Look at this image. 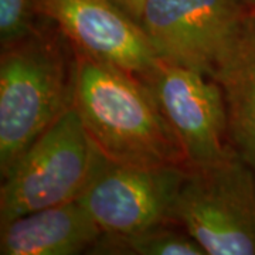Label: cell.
<instances>
[{"instance_id":"cell-5","label":"cell","mask_w":255,"mask_h":255,"mask_svg":"<svg viewBox=\"0 0 255 255\" xmlns=\"http://www.w3.org/2000/svg\"><path fill=\"white\" fill-rule=\"evenodd\" d=\"M254 16L243 0H146L139 24L160 60L216 81Z\"/></svg>"},{"instance_id":"cell-7","label":"cell","mask_w":255,"mask_h":255,"mask_svg":"<svg viewBox=\"0 0 255 255\" xmlns=\"http://www.w3.org/2000/svg\"><path fill=\"white\" fill-rule=\"evenodd\" d=\"M186 173L179 166H129L107 159L78 201L102 233L173 223L172 210Z\"/></svg>"},{"instance_id":"cell-10","label":"cell","mask_w":255,"mask_h":255,"mask_svg":"<svg viewBox=\"0 0 255 255\" xmlns=\"http://www.w3.org/2000/svg\"><path fill=\"white\" fill-rule=\"evenodd\" d=\"M216 81L226 98L231 145L255 170V16Z\"/></svg>"},{"instance_id":"cell-9","label":"cell","mask_w":255,"mask_h":255,"mask_svg":"<svg viewBox=\"0 0 255 255\" xmlns=\"http://www.w3.org/2000/svg\"><path fill=\"white\" fill-rule=\"evenodd\" d=\"M102 230L78 200L31 211L0 226L1 255H77Z\"/></svg>"},{"instance_id":"cell-3","label":"cell","mask_w":255,"mask_h":255,"mask_svg":"<svg viewBox=\"0 0 255 255\" xmlns=\"http://www.w3.org/2000/svg\"><path fill=\"white\" fill-rule=\"evenodd\" d=\"M105 162L73 107L1 177L0 226L31 211L78 200Z\"/></svg>"},{"instance_id":"cell-2","label":"cell","mask_w":255,"mask_h":255,"mask_svg":"<svg viewBox=\"0 0 255 255\" xmlns=\"http://www.w3.org/2000/svg\"><path fill=\"white\" fill-rule=\"evenodd\" d=\"M77 53L74 107L102 156L129 166L189 169L179 139L145 84L78 50Z\"/></svg>"},{"instance_id":"cell-1","label":"cell","mask_w":255,"mask_h":255,"mask_svg":"<svg viewBox=\"0 0 255 255\" xmlns=\"http://www.w3.org/2000/svg\"><path fill=\"white\" fill-rule=\"evenodd\" d=\"M78 53L50 18L1 46L0 174L10 169L75 102Z\"/></svg>"},{"instance_id":"cell-14","label":"cell","mask_w":255,"mask_h":255,"mask_svg":"<svg viewBox=\"0 0 255 255\" xmlns=\"http://www.w3.org/2000/svg\"><path fill=\"white\" fill-rule=\"evenodd\" d=\"M244 3H246L247 6L250 7V9H253L255 11V0H243Z\"/></svg>"},{"instance_id":"cell-6","label":"cell","mask_w":255,"mask_h":255,"mask_svg":"<svg viewBox=\"0 0 255 255\" xmlns=\"http://www.w3.org/2000/svg\"><path fill=\"white\" fill-rule=\"evenodd\" d=\"M140 81L150 90L174 130L189 167L216 163L236 152L219 82L160 58Z\"/></svg>"},{"instance_id":"cell-12","label":"cell","mask_w":255,"mask_h":255,"mask_svg":"<svg viewBox=\"0 0 255 255\" xmlns=\"http://www.w3.org/2000/svg\"><path fill=\"white\" fill-rule=\"evenodd\" d=\"M40 20L36 0H0V43H13L36 27Z\"/></svg>"},{"instance_id":"cell-8","label":"cell","mask_w":255,"mask_h":255,"mask_svg":"<svg viewBox=\"0 0 255 255\" xmlns=\"http://www.w3.org/2000/svg\"><path fill=\"white\" fill-rule=\"evenodd\" d=\"M36 9L78 51L139 80L159 63L142 26L108 0H36Z\"/></svg>"},{"instance_id":"cell-4","label":"cell","mask_w":255,"mask_h":255,"mask_svg":"<svg viewBox=\"0 0 255 255\" xmlns=\"http://www.w3.org/2000/svg\"><path fill=\"white\" fill-rule=\"evenodd\" d=\"M206 255H255V170L238 155L189 167L172 210Z\"/></svg>"},{"instance_id":"cell-13","label":"cell","mask_w":255,"mask_h":255,"mask_svg":"<svg viewBox=\"0 0 255 255\" xmlns=\"http://www.w3.org/2000/svg\"><path fill=\"white\" fill-rule=\"evenodd\" d=\"M139 23L146 0H108Z\"/></svg>"},{"instance_id":"cell-11","label":"cell","mask_w":255,"mask_h":255,"mask_svg":"<svg viewBox=\"0 0 255 255\" xmlns=\"http://www.w3.org/2000/svg\"><path fill=\"white\" fill-rule=\"evenodd\" d=\"M176 223H163L132 233H102L88 254L206 255L194 238Z\"/></svg>"}]
</instances>
